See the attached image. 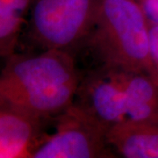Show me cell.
<instances>
[{"instance_id":"11","label":"cell","mask_w":158,"mask_h":158,"mask_svg":"<svg viewBox=\"0 0 158 158\" xmlns=\"http://www.w3.org/2000/svg\"><path fill=\"white\" fill-rule=\"evenodd\" d=\"M148 21L158 24V0H135Z\"/></svg>"},{"instance_id":"7","label":"cell","mask_w":158,"mask_h":158,"mask_svg":"<svg viewBox=\"0 0 158 158\" xmlns=\"http://www.w3.org/2000/svg\"><path fill=\"white\" fill-rule=\"evenodd\" d=\"M107 141L126 158H158V122L125 119L112 127Z\"/></svg>"},{"instance_id":"8","label":"cell","mask_w":158,"mask_h":158,"mask_svg":"<svg viewBox=\"0 0 158 158\" xmlns=\"http://www.w3.org/2000/svg\"><path fill=\"white\" fill-rule=\"evenodd\" d=\"M118 70L127 119L158 122V85L146 73Z\"/></svg>"},{"instance_id":"3","label":"cell","mask_w":158,"mask_h":158,"mask_svg":"<svg viewBox=\"0 0 158 158\" xmlns=\"http://www.w3.org/2000/svg\"><path fill=\"white\" fill-rule=\"evenodd\" d=\"M101 0H34L29 35L41 49H71L86 41Z\"/></svg>"},{"instance_id":"10","label":"cell","mask_w":158,"mask_h":158,"mask_svg":"<svg viewBox=\"0 0 158 158\" xmlns=\"http://www.w3.org/2000/svg\"><path fill=\"white\" fill-rule=\"evenodd\" d=\"M150 25V62L151 68L148 76L158 85V24Z\"/></svg>"},{"instance_id":"5","label":"cell","mask_w":158,"mask_h":158,"mask_svg":"<svg viewBox=\"0 0 158 158\" xmlns=\"http://www.w3.org/2000/svg\"><path fill=\"white\" fill-rule=\"evenodd\" d=\"M74 101L109 127L127 119L118 70L102 66L82 77Z\"/></svg>"},{"instance_id":"4","label":"cell","mask_w":158,"mask_h":158,"mask_svg":"<svg viewBox=\"0 0 158 158\" xmlns=\"http://www.w3.org/2000/svg\"><path fill=\"white\" fill-rule=\"evenodd\" d=\"M54 121L55 131L45 135L32 158L115 156L107 141L109 127L77 102H72Z\"/></svg>"},{"instance_id":"6","label":"cell","mask_w":158,"mask_h":158,"mask_svg":"<svg viewBox=\"0 0 158 158\" xmlns=\"http://www.w3.org/2000/svg\"><path fill=\"white\" fill-rule=\"evenodd\" d=\"M47 122L0 104V158H32Z\"/></svg>"},{"instance_id":"9","label":"cell","mask_w":158,"mask_h":158,"mask_svg":"<svg viewBox=\"0 0 158 158\" xmlns=\"http://www.w3.org/2000/svg\"><path fill=\"white\" fill-rule=\"evenodd\" d=\"M34 0H0V58L17 50L22 27Z\"/></svg>"},{"instance_id":"2","label":"cell","mask_w":158,"mask_h":158,"mask_svg":"<svg viewBox=\"0 0 158 158\" xmlns=\"http://www.w3.org/2000/svg\"><path fill=\"white\" fill-rule=\"evenodd\" d=\"M85 42L106 67L149 74L150 25L135 0H101Z\"/></svg>"},{"instance_id":"1","label":"cell","mask_w":158,"mask_h":158,"mask_svg":"<svg viewBox=\"0 0 158 158\" xmlns=\"http://www.w3.org/2000/svg\"><path fill=\"white\" fill-rule=\"evenodd\" d=\"M81 78L71 52H15L0 69V104L48 122L72 104Z\"/></svg>"}]
</instances>
